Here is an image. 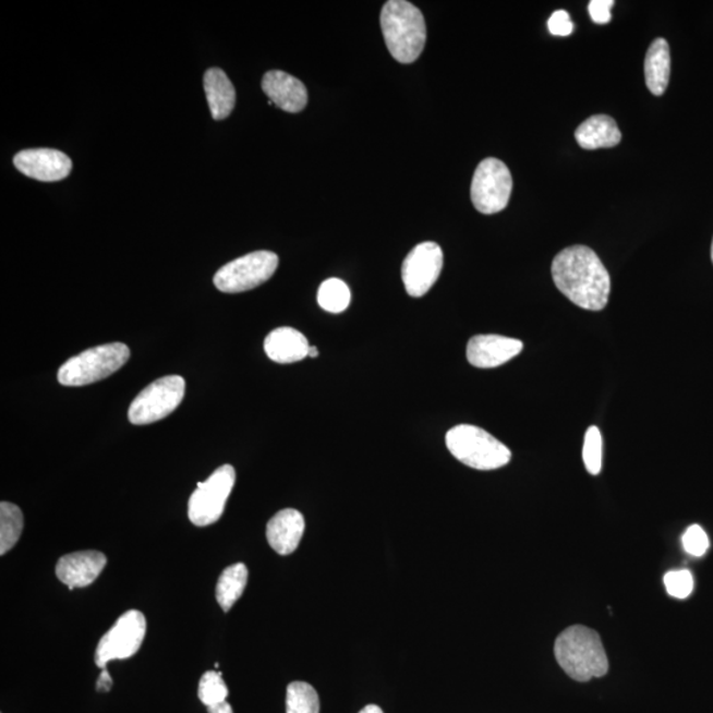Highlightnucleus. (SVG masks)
<instances>
[{
	"instance_id": "obj_35",
	"label": "nucleus",
	"mask_w": 713,
	"mask_h": 713,
	"mask_svg": "<svg viewBox=\"0 0 713 713\" xmlns=\"http://www.w3.org/2000/svg\"><path fill=\"white\" fill-rule=\"evenodd\" d=\"M711 258H712V264H713V241H712V247H711Z\"/></svg>"
},
{
	"instance_id": "obj_19",
	"label": "nucleus",
	"mask_w": 713,
	"mask_h": 713,
	"mask_svg": "<svg viewBox=\"0 0 713 713\" xmlns=\"http://www.w3.org/2000/svg\"><path fill=\"white\" fill-rule=\"evenodd\" d=\"M579 146L584 149L611 148L623 140L620 129L609 116H593L581 123L575 133Z\"/></svg>"
},
{
	"instance_id": "obj_33",
	"label": "nucleus",
	"mask_w": 713,
	"mask_h": 713,
	"mask_svg": "<svg viewBox=\"0 0 713 713\" xmlns=\"http://www.w3.org/2000/svg\"><path fill=\"white\" fill-rule=\"evenodd\" d=\"M359 713H384L378 705L371 704L366 705L365 709H362Z\"/></svg>"
},
{
	"instance_id": "obj_28",
	"label": "nucleus",
	"mask_w": 713,
	"mask_h": 713,
	"mask_svg": "<svg viewBox=\"0 0 713 713\" xmlns=\"http://www.w3.org/2000/svg\"><path fill=\"white\" fill-rule=\"evenodd\" d=\"M681 543H684V548L687 554L691 556H703L709 552L710 540L705 531L699 527V524H692V527L686 530L684 537H681Z\"/></svg>"
},
{
	"instance_id": "obj_20",
	"label": "nucleus",
	"mask_w": 713,
	"mask_h": 713,
	"mask_svg": "<svg viewBox=\"0 0 713 713\" xmlns=\"http://www.w3.org/2000/svg\"><path fill=\"white\" fill-rule=\"evenodd\" d=\"M670 47L665 39H656L650 46L645 60V78L649 90L654 96H662L670 81Z\"/></svg>"
},
{
	"instance_id": "obj_24",
	"label": "nucleus",
	"mask_w": 713,
	"mask_h": 713,
	"mask_svg": "<svg viewBox=\"0 0 713 713\" xmlns=\"http://www.w3.org/2000/svg\"><path fill=\"white\" fill-rule=\"evenodd\" d=\"M350 290L346 281L331 278L323 281L317 292V302L330 314H341L350 304Z\"/></svg>"
},
{
	"instance_id": "obj_8",
	"label": "nucleus",
	"mask_w": 713,
	"mask_h": 713,
	"mask_svg": "<svg viewBox=\"0 0 713 713\" xmlns=\"http://www.w3.org/2000/svg\"><path fill=\"white\" fill-rule=\"evenodd\" d=\"M235 484V469L229 464L216 469L204 483H198L188 503V517L198 528L216 523L223 515Z\"/></svg>"
},
{
	"instance_id": "obj_7",
	"label": "nucleus",
	"mask_w": 713,
	"mask_h": 713,
	"mask_svg": "<svg viewBox=\"0 0 713 713\" xmlns=\"http://www.w3.org/2000/svg\"><path fill=\"white\" fill-rule=\"evenodd\" d=\"M279 256L273 252H254L229 262L215 275V286L225 293H240L266 283L277 271Z\"/></svg>"
},
{
	"instance_id": "obj_6",
	"label": "nucleus",
	"mask_w": 713,
	"mask_h": 713,
	"mask_svg": "<svg viewBox=\"0 0 713 713\" xmlns=\"http://www.w3.org/2000/svg\"><path fill=\"white\" fill-rule=\"evenodd\" d=\"M185 396V380L180 375H167L137 394L129 409V421L146 425L161 421L177 410Z\"/></svg>"
},
{
	"instance_id": "obj_4",
	"label": "nucleus",
	"mask_w": 713,
	"mask_h": 713,
	"mask_svg": "<svg viewBox=\"0 0 713 713\" xmlns=\"http://www.w3.org/2000/svg\"><path fill=\"white\" fill-rule=\"evenodd\" d=\"M447 448L462 464L478 471H493L509 464L508 447L485 430L471 424L450 428L446 436Z\"/></svg>"
},
{
	"instance_id": "obj_9",
	"label": "nucleus",
	"mask_w": 713,
	"mask_h": 713,
	"mask_svg": "<svg viewBox=\"0 0 713 713\" xmlns=\"http://www.w3.org/2000/svg\"><path fill=\"white\" fill-rule=\"evenodd\" d=\"M512 191L509 168L496 158L480 162L474 172L471 198L474 208L483 215H494L508 206Z\"/></svg>"
},
{
	"instance_id": "obj_3",
	"label": "nucleus",
	"mask_w": 713,
	"mask_h": 713,
	"mask_svg": "<svg viewBox=\"0 0 713 713\" xmlns=\"http://www.w3.org/2000/svg\"><path fill=\"white\" fill-rule=\"evenodd\" d=\"M380 28L387 49L402 64L419 59L427 41L422 11L406 0H389L380 11Z\"/></svg>"
},
{
	"instance_id": "obj_32",
	"label": "nucleus",
	"mask_w": 713,
	"mask_h": 713,
	"mask_svg": "<svg viewBox=\"0 0 713 713\" xmlns=\"http://www.w3.org/2000/svg\"><path fill=\"white\" fill-rule=\"evenodd\" d=\"M209 713H233V709L228 702L218 703L215 705L208 706Z\"/></svg>"
},
{
	"instance_id": "obj_11",
	"label": "nucleus",
	"mask_w": 713,
	"mask_h": 713,
	"mask_svg": "<svg viewBox=\"0 0 713 713\" xmlns=\"http://www.w3.org/2000/svg\"><path fill=\"white\" fill-rule=\"evenodd\" d=\"M443 250L436 242H423L411 250L402 265L406 291L412 298H422L439 279L443 270Z\"/></svg>"
},
{
	"instance_id": "obj_16",
	"label": "nucleus",
	"mask_w": 713,
	"mask_h": 713,
	"mask_svg": "<svg viewBox=\"0 0 713 713\" xmlns=\"http://www.w3.org/2000/svg\"><path fill=\"white\" fill-rule=\"evenodd\" d=\"M304 530L305 521L302 512L285 509L277 512L267 523V542L279 555H290L302 541Z\"/></svg>"
},
{
	"instance_id": "obj_12",
	"label": "nucleus",
	"mask_w": 713,
	"mask_h": 713,
	"mask_svg": "<svg viewBox=\"0 0 713 713\" xmlns=\"http://www.w3.org/2000/svg\"><path fill=\"white\" fill-rule=\"evenodd\" d=\"M14 165L26 177L39 181H60L72 171V160L52 148L24 149L15 155Z\"/></svg>"
},
{
	"instance_id": "obj_1",
	"label": "nucleus",
	"mask_w": 713,
	"mask_h": 713,
	"mask_svg": "<svg viewBox=\"0 0 713 713\" xmlns=\"http://www.w3.org/2000/svg\"><path fill=\"white\" fill-rule=\"evenodd\" d=\"M553 279L558 290L580 309L602 311L611 295V275L587 246H571L555 256Z\"/></svg>"
},
{
	"instance_id": "obj_5",
	"label": "nucleus",
	"mask_w": 713,
	"mask_h": 713,
	"mask_svg": "<svg viewBox=\"0 0 713 713\" xmlns=\"http://www.w3.org/2000/svg\"><path fill=\"white\" fill-rule=\"evenodd\" d=\"M130 349L122 342L105 343L69 359L60 367L58 379L62 386H85L110 377L130 359Z\"/></svg>"
},
{
	"instance_id": "obj_30",
	"label": "nucleus",
	"mask_w": 713,
	"mask_h": 713,
	"mask_svg": "<svg viewBox=\"0 0 713 713\" xmlns=\"http://www.w3.org/2000/svg\"><path fill=\"white\" fill-rule=\"evenodd\" d=\"M613 5H615L613 0H592L588 5L592 21L596 24H608L612 21Z\"/></svg>"
},
{
	"instance_id": "obj_31",
	"label": "nucleus",
	"mask_w": 713,
	"mask_h": 713,
	"mask_svg": "<svg viewBox=\"0 0 713 713\" xmlns=\"http://www.w3.org/2000/svg\"><path fill=\"white\" fill-rule=\"evenodd\" d=\"M112 687V679L110 677V674L106 668H104L101 675H99V678L97 680V691L98 692H109Z\"/></svg>"
},
{
	"instance_id": "obj_13",
	"label": "nucleus",
	"mask_w": 713,
	"mask_h": 713,
	"mask_svg": "<svg viewBox=\"0 0 713 713\" xmlns=\"http://www.w3.org/2000/svg\"><path fill=\"white\" fill-rule=\"evenodd\" d=\"M523 342L498 335L472 337L467 347L469 364L479 368L498 367L522 352Z\"/></svg>"
},
{
	"instance_id": "obj_27",
	"label": "nucleus",
	"mask_w": 713,
	"mask_h": 713,
	"mask_svg": "<svg viewBox=\"0 0 713 713\" xmlns=\"http://www.w3.org/2000/svg\"><path fill=\"white\" fill-rule=\"evenodd\" d=\"M666 591L670 596L679 600H685L693 591V578L687 569H679V571H670L663 578Z\"/></svg>"
},
{
	"instance_id": "obj_22",
	"label": "nucleus",
	"mask_w": 713,
	"mask_h": 713,
	"mask_svg": "<svg viewBox=\"0 0 713 713\" xmlns=\"http://www.w3.org/2000/svg\"><path fill=\"white\" fill-rule=\"evenodd\" d=\"M24 517L14 504H0V555L9 553L23 533Z\"/></svg>"
},
{
	"instance_id": "obj_23",
	"label": "nucleus",
	"mask_w": 713,
	"mask_h": 713,
	"mask_svg": "<svg viewBox=\"0 0 713 713\" xmlns=\"http://www.w3.org/2000/svg\"><path fill=\"white\" fill-rule=\"evenodd\" d=\"M286 713H321L315 688L305 681H293L287 687Z\"/></svg>"
},
{
	"instance_id": "obj_17",
	"label": "nucleus",
	"mask_w": 713,
	"mask_h": 713,
	"mask_svg": "<svg viewBox=\"0 0 713 713\" xmlns=\"http://www.w3.org/2000/svg\"><path fill=\"white\" fill-rule=\"evenodd\" d=\"M310 342L297 329L281 327L271 331L265 340V352L268 359L278 364H293L309 356Z\"/></svg>"
},
{
	"instance_id": "obj_21",
	"label": "nucleus",
	"mask_w": 713,
	"mask_h": 713,
	"mask_svg": "<svg viewBox=\"0 0 713 713\" xmlns=\"http://www.w3.org/2000/svg\"><path fill=\"white\" fill-rule=\"evenodd\" d=\"M249 569L243 563L223 569L216 588V597L223 612H229L241 599L247 585Z\"/></svg>"
},
{
	"instance_id": "obj_25",
	"label": "nucleus",
	"mask_w": 713,
	"mask_h": 713,
	"mask_svg": "<svg viewBox=\"0 0 713 713\" xmlns=\"http://www.w3.org/2000/svg\"><path fill=\"white\" fill-rule=\"evenodd\" d=\"M229 690L221 673L208 672L203 675L198 685V698L206 706L227 702Z\"/></svg>"
},
{
	"instance_id": "obj_10",
	"label": "nucleus",
	"mask_w": 713,
	"mask_h": 713,
	"mask_svg": "<svg viewBox=\"0 0 713 713\" xmlns=\"http://www.w3.org/2000/svg\"><path fill=\"white\" fill-rule=\"evenodd\" d=\"M146 617L140 611H129L118 618L114 627L99 641L94 661L99 668H106L116 660H128L140 652L146 637Z\"/></svg>"
},
{
	"instance_id": "obj_29",
	"label": "nucleus",
	"mask_w": 713,
	"mask_h": 713,
	"mask_svg": "<svg viewBox=\"0 0 713 713\" xmlns=\"http://www.w3.org/2000/svg\"><path fill=\"white\" fill-rule=\"evenodd\" d=\"M547 26L549 34L554 36L566 37L573 33V23L565 10L555 11L548 19Z\"/></svg>"
},
{
	"instance_id": "obj_34",
	"label": "nucleus",
	"mask_w": 713,
	"mask_h": 713,
	"mask_svg": "<svg viewBox=\"0 0 713 713\" xmlns=\"http://www.w3.org/2000/svg\"><path fill=\"white\" fill-rule=\"evenodd\" d=\"M309 356H311V359H316V356H318V350L316 347H310Z\"/></svg>"
},
{
	"instance_id": "obj_14",
	"label": "nucleus",
	"mask_w": 713,
	"mask_h": 713,
	"mask_svg": "<svg viewBox=\"0 0 713 713\" xmlns=\"http://www.w3.org/2000/svg\"><path fill=\"white\" fill-rule=\"evenodd\" d=\"M108 563L106 556L99 552H80L62 556L56 566L61 583L74 588H85L94 583Z\"/></svg>"
},
{
	"instance_id": "obj_2",
	"label": "nucleus",
	"mask_w": 713,
	"mask_h": 713,
	"mask_svg": "<svg viewBox=\"0 0 713 713\" xmlns=\"http://www.w3.org/2000/svg\"><path fill=\"white\" fill-rule=\"evenodd\" d=\"M555 658L569 678L588 681L602 678L609 670V661L596 630L581 625L561 631L555 641Z\"/></svg>"
},
{
	"instance_id": "obj_18",
	"label": "nucleus",
	"mask_w": 713,
	"mask_h": 713,
	"mask_svg": "<svg viewBox=\"0 0 713 713\" xmlns=\"http://www.w3.org/2000/svg\"><path fill=\"white\" fill-rule=\"evenodd\" d=\"M204 89L208 99L212 118L222 121L233 111L237 96L234 85L220 68H210L204 76Z\"/></svg>"
},
{
	"instance_id": "obj_26",
	"label": "nucleus",
	"mask_w": 713,
	"mask_h": 713,
	"mask_svg": "<svg viewBox=\"0 0 713 713\" xmlns=\"http://www.w3.org/2000/svg\"><path fill=\"white\" fill-rule=\"evenodd\" d=\"M583 460L588 473L597 475L603 469V436L597 427L587 430L583 446Z\"/></svg>"
},
{
	"instance_id": "obj_15",
	"label": "nucleus",
	"mask_w": 713,
	"mask_h": 713,
	"mask_svg": "<svg viewBox=\"0 0 713 713\" xmlns=\"http://www.w3.org/2000/svg\"><path fill=\"white\" fill-rule=\"evenodd\" d=\"M262 89L277 108L287 112H300L309 102V93L302 81L281 71L267 72Z\"/></svg>"
}]
</instances>
